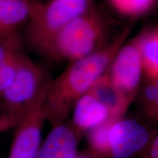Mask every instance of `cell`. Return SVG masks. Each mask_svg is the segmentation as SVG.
<instances>
[{
    "label": "cell",
    "mask_w": 158,
    "mask_h": 158,
    "mask_svg": "<svg viewBox=\"0 0 158 158\" xmlns=\"http://www.w3.org/2000/svg\"><path fill=\"white\" fill-rule=\"evenodd\" d=\"M114 51L113 48L97 51L75 61L51 80L44 103L45 118L51 127L64 123L77 101L108 70Z\"/></svg>",
    "instance_id": "1"
},
{
    "label": "cell",
    "mask_w": 158,
    "mask_h": 158,
    "mask_svg": "<svg viewBox=\"0 0 158 158\" xmlns=\"http://www.w3.org/2000/svg\"><path fill=\"white\" fill-rule=\"evenodd\" d=\"M102 33L99 18L86 11L71 21L35 52L51 60L75 62L97 51Z\"/></svg>",
    "instance_id": "2"
},
{
    "label": "cell",
    "mask_w": 158,
    "mask_h": 158,
    "mask_svg": "<svg viewBox=\"0 0 158 158\" xmlns=\"http://www.w3.org/2000/svg\"><path fill=\"white\" fill-rule=\"evenodd\" d=\"M51 80L47 70L23 52L14 80L0 97L2 114L19 122L46 95Z\"/></svg>",
    "instance_id": "3"
},
{
    "label": "cell",
    "mask_w": 158,
    "mask_h": 158,
    "mask_svg": "<svg viewBox=\"0 0 158 158\" xmlns=\"http://www.w3.org/2000/svg\"><path fill=\"white\" fill-rule=\"evenodd\" d=\"M91 0L37 1L34 11L22 31L25 46L35 52L71 21L87 11Z\"/></svg>",
    "instance_id": "4"
},
{
    "label": "cell",
    "mask_w": 158,
    "mask_h": 158,
    "mask_svg": "<svg viewBox=\"0 0 158 158\" xmlns=\"http://www.w3.org/2000/svg\"><path fill=\"white\" fill-rule=\"evenodd\" d=\"M47 94L21 118L17 125L8 158H37L42 146V131L46 121L44 103Z\"/></svg>",
    "instance_id": "5"
},
{
    "label": "cell",
    "mask_w": 158,
    "mask_h": 158,
    "mask_svg": "<svg viewBox=\"0 0 158 158\" xmlns=\"http://www.w3.org/2000/svg\"><path fill=\"white\" fill-rule=\"evenodd\" d=\"M155 133L135 118H118L110 130L108 158L138 156L150 143Z\"/></svg>",
    "instance_id": "6"
},
{
    "label": "cell",
    "mask_w": 158,
    "mask_h": 158,
    "mask_svg": "<svg viewBox=\"0 0 158 158\" xmlns=\"http://www.w3.org/2000/svg\"><path fill=\"white\" fill-rule=\"evenodd\" d=\"M141 55L139 47L127 45L118 52L107 73L117 87L133 100L141 78Z\"/></svg>",
    "instance_id": "7"
},
{
    "label": "cell",
    "mask_w": 158,
    "mask_h": 158,
    "mask_svg": "<svg viewBox=\"0 0 158 158\" xmlns=\"http://www.w3.org/2000/svg\"><path fill=\"white\" fill-rule=\"evenodd\" d=\"M111 118L109 110L102 102L89 93H86L77 101L72 111L70 122L78 137Z\"/></svg>",
    "instance_id": "8"
},
{
    "label": "cell",
    "mask_w": 158,
    "mask_h": 158,
    "mask_svg": "<svg viewBox=\"0 0 158 158\" xmlns=\"http://www.w3.org/2000/svg\"><path fill=\"white\" fill-rule=\"evenodd\" d=\"M80 140L70 123L54 126L43 141L37 158H76Z\"/></svg>",
    "instance_id": "9"
},
{
    "label": "cell",
    "mask_w": 158,
    "mask_h": 158,
    "mask_svg": "<svg viewBox=\"0 0 158 158\" xmlns=\"http://www.w3.org/2000/svg\"><path fill=\"white\" fill-rule=\"evenodd\" d=\"M36 3L35 0H0V37L21 33Z\"/></svg>",
    "instance_id": "10"
},
{
    "label": "cell",
    "mask_w": 158,
    "mask_h": 158,
    "mask_svg": "<svg viewBox=\"0 0 158 158\" xmlns=\"http://www.w3.org/2000/svg\"><path fill=\"white\" fill-rule=\"evenodd\" d=\"M87 93L102 102L114 118L124 117L132 102V100L114 84L106 72L94 83Z\"/></svg>",
    "instance_id": "11"
},
{
    "label": "cell",
    "mask_w": 158,
    "mask_h": 158,
    "mask_svg": "<svg viewBox=\"0 0 158 158\" xmlns=\"http://www.w3.org/2000/svg\"><path fill=\"white\" fill-rule=\"evenodd\" d=\"M118 118H110L86 134L89 149L99 158L109 157V133L112 124Z\"/></svg>",
    "instance_id": "12"
},
{
    "label": "cell",
    "mask_w": 158,
    "mask_h": 158,
    "mask_svg": "<svg viewBox=\"0 0 158 158\" xmlns=\"http://www.w3.org/2000/svg\"><path fill=\"white\" fill-rule=\"evenodd\" d=\"M139 48L146 73L152 80L158 78V32L146 37Z\"/></svg>",
    "instance_id": "13"
},
{
    "label": "cell",
    "mask_w": 158,
    "mask_h": 158,
    "mask_svg": "<svg viewBox=\"0 0 158 158\" xmlns=\"http://www.w3.org/2000/svg\"><path fill=\"white\" fill-rule=\"evenodd\" d=\"M24 47L21 33L0 37V62L22 52Z\"/></svg>",
    "instance_id": "14"
},
{
    "label": "cell",
    "mask_w": 158,
    "mask_h": 158,
    "mask_svg": "<svg viewBox=\"0 0 158 158\" xmlns=\"http://www.w3.org/2000/svg\"><path fill=\"white\" fill-rule=\"evenodd\" d=\"M23 52L24 51H22L15 56L0 62V97L10 86L14 80L20 59Z\"/></svg>",
    "instance_id": "15"
},
{
    "label": "cell",
    "mask_w": 158,
    "mask_h": 158,
    "mask_svg": "<svg viewBox=\"0 0 158 158\" xmlns=\"http://www.w3.org/2000/svg\"><path fill=\"white\" fill-rule=\"evenodd\" d=\"M142 108L145 115L153 120L158 105V90L153 82L147 85L143 90Z\"/></svg>",
    "instance_id": "16"
},
{
    "label": "cell",
    "mask_w": 158,
    "mask_h": 158,
    "mask_svg": "<svg viewBox=\"0 0 158 158\" xmlns=\"http://www.w3.org/2000/svg\"><path fill=\"white\" fill-rule=\"evenodd\" d=\"M113 5L122 13L137 14L147 9L153 0H110Z\"/></svg>",
    "instance_id": "17"
},
{
    "label": "cell",
    "mask_w": 158,
    "mask_h": 158,
    "mask_svg": "<svg viewBox=\"0 0 158 158\" xmlns=\"http://www.w3.org/2000/svg\"><path fill=\"white\" fill-rule=\"evenodd\" d=\"M138 158H158V131L156 132L150 143L138 156Z\"/></svg>",
    "instance_id": "18"
},
{
    "label": "cell",
    "mask_w": 158,
    "mask_h": 158,
    "mask_svg": "<svg viewBox=\"0 0 158 158\" xmlns=\"http://www.w3.org/2000/svg\"><path fill=\"white\" fill-rule=\"evenodd\" d=\"M19 121L8 116L0 114V133L7 131L13 127H15Z\"/></svg>",
    "instance_id": "19"
},
{
    "label": "cell",
    "mask_w": 158,
    "mask_h": 158,
    "mask_svg": "<svg viewBox=\"0 0 158 158\" xmlns=\"http://www.w3.org/2000/svg\"><path fill=\"white\" fill-rule=\"evenodd\" d=\"M76 158H99L98 156L92 152L89 149L83 151L81 152H78Z\"/></svg>",
    "instance_id": "20"
},
{
    "label": "cell",
    "mask_w": 158,
    "mask_h": 158,
    "mask_svg": "<svg viewBox=\"0 0 158 158\" xmlns=\"http://www.w3.org/2000/svg\"><path fill=\"white\" fill-rule=\"evenodd\" d=\"M153 120H155V121H156V122H158V105H157V108H156V111H155V116H154Z\"/></svg>",
    "instance_id": "21"
},
{
    "label": "cell",
    "mask_w": 158,
    "mask_h": 158,
    "mask_svg": "<svg viewBox=\"0 0 158 158\" xmlns=\"http://www.w3.org/2000/svg\"><path fill=\"white\" fill-rule=\"evenodd\" d=\"M152 82L154 83V84L155 85L156 88H157V89L158 90V78H155V79H153V80H152Z\"/></svg>",
    "instance_id": "22"
}]
</instances>
